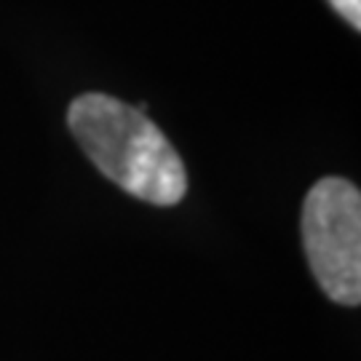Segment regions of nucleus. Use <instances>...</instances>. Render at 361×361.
<instances>
[{
    "mask_svg": "<svg viewBox=\"0 0 361 361\" xmlns=\"http://www.w3.org/2000/svg\"><path fill=\"white\" fill-rule=\"evenodd\" d=\"M302 244L310 271L329 300H361V193L343 177H324L302 204Z\"/></svg>",
    "mask_w": 361,
    "mask_h": 361,
    "instance_id": "f03ea898",
    "label": "nucleus"
},
{
    "mask_svg": "<svg viewBox=\"0 0 361 361\" xmlns=\"http://www.w3.org/2000/svg\"><path fill=\"white\" fill-rule=\"evenodd\" d=\"M353 30H361V0H326Z\"/></svg>",
    "mask_w": 361,
    "mask_h": 361,
    "instance_id": "7ed1b4c3",
    "label": "nucleus"
},
{
    "mask_svg": "<svg viewBox=\"0 0 361 361\" xmlns=\"http://www.w3.org/2000/svg\"><path fill=\"white\" fill-rule=\"evenodd\" d=\"M67 126L91 164L121 190L155 207H174L185 198L180 153L134 104L97 91L80 94L67 110Z\"/></svg>",
    "mask_w": 361,
    "mask_h": 361,
    "instance_id": "f257e3e1",
    "label": "nucleus"
}]
</instances>
